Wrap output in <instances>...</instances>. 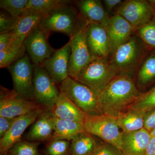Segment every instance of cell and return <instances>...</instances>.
<instances>
[{"instance_id":"cell-25","label":"cell","mask_w":155,"mask_h":155,"mask_svg":"<svg viewBox=\"0 0 155 155\" xmlns=\"http://www.w3.org/2000/svg\"><path fill=\"white\" fill-rule=\"evenodd\" d=\"M90 134L84 132L71 140L70 155H93L98 143Z\"/></svg>"},{"instance_id":"cell-12","label":"cell","mask_w":155,"mask_h":155,"mask_svg":"<svg viewBox=\"0 0 155 155\" xmlns=\"http://www.w3.org/2000/svg\"><path fill=\"white\" fill-rule=\"evenodd\" d=\"M1 93L0 116L16 118L43 107L35 101L19 96L14 90L7 91L5 89Z\"/></svg>"},{"instance_id":"cell-30","label":"cell","mask_w":155,"mask_h":155,"mask_svg":"<svg viewBox=\"0 0 155 155\" xmlns=\"http://www.w3.org/2000/svg\"><path fill=\"white\" fill-rule=\"evenodd\" d=\"M39 142L20 140L9 150L5 155H43L39 152Z\"/></svg>"},{"instance_id":"cell-38","label":"cell","mask_w":155,"mask_h":155,"mask_svg":"<svg viewBox=\"0 0 155 155\" xmlns=\"http://www.w3.org/2000/svg\"><path fill=\"white\" fill-rule=\"evenodd\" d=\"M11 32L0 34V51H4L8 47L12 39Z\"/></svg>"},{"instance_id":"cell-14","label":"cell","mask_w":155,"mask_h":155,"mask_svg":"<svg viewBox=\"0 0 155 155\" xmlns=\"http://www.w3.org/2000/svg\"><path fill=\"white\" fill-rule=\"evenodd\" d=\"M86 41L89 51L94 58L109 59L110 57V41L105 26L88 22Z\"/></svg>"},{"instance_id":"cell-2","label":"cell","mask_w":155,"mask_h":155,"mask_svg":"<svg viewBox=\"0 0 155 155\" xmlns=\"http://www.w3.org/2000/svg\"><path fill=\"white\" fill-rule=\"evenodd\" d=\"M149 51L143 42L134 34L114 50L109 61L118 74L133 77Z\"/></svg>"},{"instance_id":"cell-32","label":"cell","mask_w":155,"mask_h":155,"mask_svg":"<svg viewBox=\"0 0 155 155\" xmlns=\"http://www.w3.org/2000/svg\"><path fill=\"white\" fill-rule=\"evenodd\" d=\"M28 0H1L0 7L14 18L22 14Z\"/></svg>"},{"instance_id":"cell-18","label":"cell","mask_w":155,"mask_h":155,"mask_svg":"<svg viewBox=\"0 0 155 155\" xmlns=\"http://www.w3.org/2000/svg\"><path fill=\"white\" fill-rule=\"evenodd\" d=\"M105 27L110 41L112 54L116 48L128 40L135 33L133 26L117 14L111 16Z\"/></svg>"},{"instance_id":"cell-27","label":"cell","mask_w":155,"mask_h":155,"mask_svg":"<svg viewBox=\"0 0 155 155\" xmlns=\"http://www.w3.org/2000/svg\"><path fill=\"white\" fill-rule=\"evenodd\" d=\"M134 34L143 42L149 51H155V17L136 29Z\"/></svg>"},{"instance_id":"cell-10","label":"cell","mask_w":155,"mask_h":155,"mask_svg":"<svg viewBox=\"0 0 155 155\" xmlns=\"http://www.w3.org/2000/svg\"><path fill=\"white\" fill-rule=\"evenodd\" d=\"M117 14L129 22L135 30L155 17V11L150 0H125Z\"/></svg>"},{"instance_id":"cell-35","label":"cell","mask_w":155,"mask_h":155,"mask_svg":"<svg viewBox=\"0 0 155 155\" xmlns=\"http://www.w3.org/2000/svg\"><path fill=\"white\" fill-rule=\"evenodd\" d=\"M124 1L122 0H103V6L106 12L110 16L117 14V11Z\"/></svg>"},{"instance_id":"cell-6","label":"cell","mask_w":155,"mask_h":155,"mask_svg":"<svg viewBox=\"0 0 155 155\" xmlns=\"http://www.w3.org/2000/svg\"><path fill=\"white\" fill-rule=\"evenodd\" d=\"M84 126L85 132L96 136L105 142L121 150L122 131L117 124L116 117L105 114L94 116L86 115Z\"/></svg>"},{"instance_id":"cell-34","label":"cell","mask_w":155,"mask_h":155,"mask_svg":"<svg viewBox=\"0 0 155 155\" xmlns=\"http://www.w3.org/2000/svg\"><path fill=\"white\" fill-rule=\"evenodd\" d=\"M16 18L11 16L6 11H1L0 34L10 32L14 25Z\"/></svg>"},{"instance_id":"cell-8","label":"cell","mask_w":155,"mask_h":155,"mask_svg":"<svg viewBox=\"0 0 155 155\" xmlns=\"http://www.w3.org/2000/svg\"><path fill=\"white\" fill-rule=\"evenodd\" d=\"M31 62L26 53L23 58L8 69L13 79L14 90L19 96L35 101L33 83L34 64Z\"/></svg>"},{"instance_id":"cell-41","label":"cell","mask_w":155,"mask_h":155,"mask_svg":"<svg viewBox=\"0 0 155 155\" xmlns=\"http://www.w3.org/2000/svg\"><path fill=\"white\" fill-rule=\"evenodd\" d=\"M150 133L151 137H155V128L153 129L151 131H150Z\"/></svg>"},{"instance_id":"cell-23","label":"cell","mask_w":155,"mask_h":155,"mask_svg":"<svg viewBox=\"0 0 155 155\" xmlns=\"http://www.w3.org/2000/svg\"><path fill=\"white\" fill-rule=\"evenodd\" d=\"M146 111L127 110L116 117L117 124L123 132H130L141 130L144 127Z\"/></svg>"},{"instance_id":"cell-20","label":"cell","mask_w":155,"mask_h":155,"mask_svg":"<svg viewBox=\"0 0 155 155\" xmlns=\"http://www.w3.org/2000/svg\"><path fill=\"white\" fill-rule=\"evenodd\" d=\"M151 138L144 128L130 132H122L121 150L124 155H145Z\"/></svg>"},{"instance_id":"cell-4","label":"cell","mask_w":155,"mask_h":155,"mask_svg":"<svg viewBox=\"0 0 155 155\" xmlns=\"http://www.w3.org/2000/svg\"><path fill=\"white\" fill-rule=\"evenodd\" d=\"M59 88L87 116L104 114L98 94L85 84L69 76L59 85Z\"/></svg>"},{"instance_id":"cell-39","label":"cell","mask_w":155,"mask_h":155,"mask_svg":"<svg viewBox=\"0 0 155 155\" xmlns=\"http://www.w3.org/2000/svg\"><path fill=\"white\" fill-rule=\"evenodd\" d=\"M145 155H155V138L151 137Z\"/></svg>"},{"instance_id":"cell-3","label":"cell","mask_w":155,"mask_h":155,"mask_svg":"<svg viewBox=\"0 0 155 155\" xmlns=\"http://www.w3.org/2000/svg\"><path fill=\"white\" fill-rule=\"evenodd\" d=\"M72 3V1L60 6L43 16L39 25L49 33L62 32L71 38L87 22L81 20L77 8Z\"/></svg>"},{"instance_id":"cell-7","label":"cell","mask_w":155,"mask_h":155,"mask_svg":"<svg viewBox=\"0 0 155 155\" xmlns=\"http://www.w3.org/2000/svg\"><path fill=\"white\" fill-rule=\"evenodd\" d=\"M33 83L35 101L45 109L51 110L60 91L41 65H34Z\"/></svg>"},{"instance_id":"cell-9","label":"cell","mask_w":155,"mask_h":155,"mask_svg":"<svg viewBox=\"0 0 155 155\" xmlns=\"http://www.w3.org/2000/svg\"><path fill=\"white\" fill-rule=\"evenodd\" d=\"M88 22L70 39L71 54L69 60V75L74 78L81 70L94 58L91 54L86 41Z\"/></svg>"},{"instance_id":"cell-36","label":"cell","mask_w":155,"mask_h":155,"mask_svg":"<svg viewBox=\"0 0 155 155\" xmlns=\"http://www.w3.org/2000/svg\"><path fill=\"white\" fill-rule=\"evenodd\" d=\"M144 128L150 132L155 128V107L146 111Z\"/></svg>"},{"instance_id":"cell-21","label":"cell","mask_w":155,"mask_h":155,"mask_svg":"<svg viewBox=\"0 0 155 155\" xmlns=\"http://www.w3.org/2000/svg\"><path fill=\"white\" fill-rule=\"evenodd\" d=\"M51 111L56 119L74 121L83 124L86 116V114L61 91Z\"/></svg>"},{"instance_id":"cell-40","label":"cell","mask_w":155,"mask_h":155,"mask_svg":"<svg viewBox=\"0 0 155 155\" xmlns=\"http://www.w3.org/2000/svg\"><path fill=\"white\" fill-rule=\"evenodd\" d=\"M150 2L151 3V5H152L154 10L155 11V0H150Z\"/></svg>"},{"instance_id":"cell-28","label":"cell","mask_w":155,"mask_h":155,"mask_svg":"<svg viewBox=\"0 0 155 155\" xmlns=\"http://www.w3.org/2000/svg\"><path fill=\"white\" fill-rule=\"evenodd\" d=\"M24 45L17 48H7L0 51V68H8L23 58L26 54Z\"/></svg>"},{"instance_id":"cell-11","label":"cell","mask_w":155,"mask_h":155,"mask_svg":"<svg viewBox=\"0 0 155 155\" xmlns=\"http://www.w3.org/2000/svg\"><path fill=\"white\" fill-rule=\"evenodd\" d=\"M49 34L39 25L24 41L26 52L34 65H42L55 51L49 43Z\"/></svg>"},{"instance_id":"cell-31","label":"cell","mask_w":155,"mask_h":155,"mask_svg":"<svg viewBox=\"0 0 155 155\" xmlns=\"http://www.w3.org/2000/svg\"><path fill=\"white\" fill-rule=\"evenodd\" d=\"M71 141L54 140L49 141L44 151V155H70Z\"/></svg>"},{"instance_id":"cell-13","label":"cell","mask_w":155,"mask_h":155,"mask_svg":"<svg viewBox=\"0 0 155 155\" xmlns=\"http://www.w3.org/2000/svg\"><path fill=\"white\" fill-rule=\"evenodd\" d=\"M71 51L69 41L63 47L55 51L41 65L57 84L60 85L69 77Z\"/></svg>"},{"instance_id":"cell-22","label":"cell","mask_w":155,"mask_h":155,"mask_svg":"<svg viewBox=\"0 0 155 155\" xmlns=\"http://www.w3.org/2000/svg\"><path fill=\"white\" fill-rule=\"evenodd\" d=\"M133 78L141 93L148 90L155 84V51H150Z\"/></svg>"},{"instance_id":"cell-1","label":"cell","mask_w":155,"mask_h":155,"mask_svg":"<svg viewBox=\"0 0 155 155\" xmlns=\"http://www.w3.org/2000/svg\"><path fill=\"white\" fill-rule=\"evenodd\" d=\"M141 93L132 76L118 74L98 96L103 113L116 117L126 110Z\"/></svg>"},{"instance_id":"cell-33","label":"cell","mask_w":155,"mask_h":155,"mask_svg":"<svg viewBox=\"0 0 155 155\" xmlns=\"http://www.w3.org/2000/svg\"><path fill=\"white\" fill-rule=\"evenodd\" d=\"M93 155H124L122 150L113 145L104 142L98 143Z\"/></svg>"},{"instance_id":"cell-15","label":"cell","mask_w":155,"mask_h":155,"mask_svg":"<svg viewBox=\"0 0 155 155\" xmlns=\"http://www.w3.org/2000/svg\"><path fill=\"white\" fill-rule=\"evenodd\" d=\"M45 109L43 107L39 108L31 113L16 118L10 130L1 138V155H5L14 144L21 140L24 131L28 126L33 124Z\"/></svg>"},{"instance_id":"cell-16","label":"cell","mask_w":155,"mask_h":155,"mask_svg":"<svg viewBox=\"0 0 155 155\" xmlns=\"http://www.w3.org/2000/svg\"><path fill=\"white\" fill-rule=\"evenodd\" d=\"M43 15L23 14L17 17L10 31L12 35L8 48H17L23 45L27 37L39 25Z\"/></svg>"},{"instance_id":"cell-29","label":"cell","mask_w":155,"mask_h":155,"mask_svg":"<svg viewBox=\"0 0 155 155\" xmlns=\"http://www.w3.org/2000/svg\"><path fill=\"white\" fill-rule=\"evenodd\" d=\"M155 107V85L147 91L142 93L137 99L127 110L147 111Z\"/></svg>"},{"instance_id":"cell-37","label":"cell","mask_w":155,"mask_h":155,"mask_svg":"<svg viewBox=\"0 0 155 155\" xmlns=\"http://www.w3.org/2000/svg\"><path fill=\"white\" fill-rule=\"evenodd\" d=\"M17 118V117H16ZM16 118L0 116V137L2 138L8 131Z\"/></svg>"},{"instance_id":"cell-5","label":"cell","mask_w":155,"mask_h":155,"mask_svg":"<svg viewBox=\"0 0 155 155\" xmlns=\"http://www.w3.org/2000/svg\"><path fill=\"white\" fill-rule=\"evenodd\" d=\"M117 74L109 59L94 58L73 78L98 94Z\"/></svg>"},{"instance_id":"cell-24","label":"cell","mask_w":155,"mask_h":155,"mask_svg":"<svg viewBox=\"0 0 155 155\" xmlns=\"http://www.w3.org/2000/svg\"><path fill=\"white\" fill-rule=\"evenodd\" d=\"M84 132L85 131L82 123L55 118L54 132L51 140L65 139L71 141Z\"/></svg>"},{"instance_id":"cell-19","label":"cell","mask_w":155,"mask_h":155,"mask_svg":"<svg viewBox=\"0 0 155 155\" xmlns=\"http://www.w3.org/2000/svg\"><path fill=\"white\" fill-rule=\"evenodd\" d=\"M54 123L55 117L51 110L45 109L32 124L26 139L35 142L50 141L54 133Z\"/></svg>"},{"instance_id":"cell-26","label":"cell","mask_w":155,"mask_h":155,"mask_svg":"<svg viewBox=\"0 0 155 155\" xmlns=\"http://www.w3.org/2000/svg\"><path fill=\"white\" fill-rule=\"evenodd\" d=\"M71 2L69 0H28L22 14H38L44 16L56 8Z\"/></svg>"},{"instance_id":"cell-17","label":"cell","mask_w":155,"mask_h":155,"mask_svg":"<svg viewBox=\"0 0 155 155\" xmlns=\"http://www.w3.org/2000/svg\"><path fill=\"white\" fill-rule=\"evenodd\" d=\"M73 4L77 8L81 20L84 22L97 23L105 26L111 16L106 12L100 0H78Z\"/></svg>"}]
</instances>
